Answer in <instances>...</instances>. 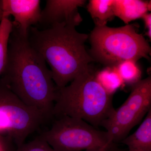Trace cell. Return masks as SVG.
<instances>
[{
  "instance_id": "obj_15",
  "label": "cell",
  "mask_w": 151,
  "mask_h": 151,
  "mask_svg": "<svg viewBox=\"0 0 151 151\" xmlns=\"http://www.w3.org/2000/svg\"><path fill=\"white\" fill-rule=\"evenodd\" d=\"M13 27L12 22L9 18H3L0 22V75L5 67L9 41Z\"/></svg>"
},
{
  "instance_id": "obj_16",
  "label": "cell",
  "mask_w": 151,
  "mask_h": 151,
  "mask_svg": "<svg viewBox=\"0 0 151 151\" xmlns=\"http://www.w3.org/2000/svg\"><path fill=\"white\" fill-rule=\"evenodd\" d=\"M14 151H55L40 136L18 147Z\"/></svg>"
},
{
  "instance_id": "obj_20",
  "label": "cell",
  "mask_w": 151,
  "mask_h": 151,
  "mask_svg": "<svg viewBox=\"0 0 151 151\" xmlns=\"http://www.w3.org/2000/svg\"><path fill=\"white\" fill-rule=\"evenodd\" d=\"M3 19V14L1 11L0 9V22L1 21L2 19Z\"/></svg>"
},
{
  "instance_id": "obj_11",
  "label": "cell",
  "mask_w": 151,
  "mask_h": 151,
  "mask_svg": "<svg viewBox=\"0 0 151 151\" xmlns=\"http://www.w3.org/2000/svg\"><path fill=\"white\" fill-rule=\"evenodd\" d=\"M121 142L127 146L129 151H151V110L137 131Z\"/></svg>"
},
{
  "instance_id": "obj_4",
  "label": "cell",
  "mask_w": 151,
  "mask_h": 151,
  "mask_svg": "<svg viewBox=\"0 0 151 151\" xmlns=\"http://www.w3.org/2000/svg\"><path fill=\"white\" fill-rule=\"evenodd\" d=\"M90 55L107 66H116L126 60L149 58L151 47L133 24L119 27L95 26L89 35Z\"/></svg>"
},
{
  "instance_id": "obj_7",
  "label": "cell",
  "mask_w": 151,
  "mask_h": 151,
  "mask_svg": "<svg viewBox=\"0 0 151 151\" xmlns=\"http://www.w3.org/2000/svg\"><path fill=\"white\" fill-rule=\"evenodd\" d=\"M150 110L151 77L149 76L132 86L127 100L100 127L105 128L112 142H121Z\"/></svg>"
},
{
  "instance_id": "obj_18",
  "label": "cell",
  "mask_w": 151,
  "mask_h": 151,
  "mask_svg": "<svg viewBox=\"0 0 151 151\" xmlns=\"http://www.w3.org/2000/svg\"><path fill=\"white\" fill-rule=\"evenodd\" d=\"M11 141H12L9 138L7 139L0 135V151H13Z\"/></svg>"
},
{
  "instance_id": "obj_8",
  "label": "cell",
  "mask_w": 151,
  "mask_h": 151,
  "mask_svg": "<svg viewBox=\"0 0 151 151\" xmlns=\"http://www.w3.org/2000/svg\"><path fill=\"white\" fill-rule=\"evenodd\" d=\"M40 0H0L3 18L13 17V27L21 35L27 37L30 28L38 24L41 10Z\"/></svg>"
},
{
  "instance_id": "obj_19",
  "label": "cell",
  "mask_w": 151,
  "mask_h": 151,
  "mask_svg": "<svg viewBox=\"0 0 151 151\" xmlns=\"http://www.w3.org/2000/svg\"><path fill=\"white\" fill-rule=\"evenodd\" d=\"M85 151H108L105 150H101V149H94V150H87Z\"/></svg>"
},
{
  "instance_id": "obj_10",
  "label": "cell",
  "mask_w": 151,
  "mask_h": 151,
  "mask_svg": "<svg viewBox=\"0 0 151 151\" xmlns=\"http://www.w3.org/2000/svg\"><path fill=\"white\" fill-rule=\"evenodd\" d=\"M113 5L115 16L121 19L126 24L142 18L151 11V1L113 0Z\"/></svg>"
},
{
  "instance_id": "obj_5",
  "label": "cell",
  "mask_w": 151,
  "mask_h": 151,
  "mask_svg": "<svg viewBox=\"0 0 151 151\" xmlns=\"http://www.w3.org/2000/svg\"><path fill=\"white\" fill-rule=\"evenodd\" d=\"M51 127L40 136L55 151H108L113 147L108 132L84 120L68 116L56 117Z\"/></svg>"
},
{
  "instance_id": "obj_13",
  "label": "cell",
  "mask_w": 151,
  "mask_h": 151,
  "mask_svg": "<svg viewBox=\"0 0 151 151\" xmlns=\"http://www.w3.org/2000/svg\"><path fill=\"white\" fill-rule=\"evenodd\" d=\"M95 78L103 89L111 96L124 84L116 66H107L96 72Z\"/></svg>"
},
{
  "instance_id": "obj_14",
  "label": "cell",
  "mask_w": 151,
  "mask_h": 151,
  "mask_svg": "<svg viewBox=\"0 0 151 151\" xmlns=\"http://www.w3.org/2000/svg\"><path fill=\"white\" fill-rule=\"evenodd\" d=\"M137 62L134 60H126L116 65L124 84L133 86L142 79V70Z\"/></svg>"
},
{
  "instance_id": "obj_2",
  "label": "cell",
  "mask_w": 151,
  "mask_h": 151,
  "mask_svg": "<svg viewBox=\"0 0 151 151\" xmlns=\"http://www.w3.org/2000/svg\"><path fill=\"white\" fill-rule=\"evenodd\" d=\"M76 27L57 24L44 29L31 27L29 31L30 44L49 65L56 88L66 86L94 61L85 48L89 35Z\"/></svg>"
},
{
  "instance_id": "obj_17",
  "label": "cell",
  "mask_w": 151,
  "mask_h": 151,
  "mask_svg": "<svg viewBox=\"0 0 151 151\" xmlns=\"http://www.w3.org/2000/svg\"><path fill=\"white\" fill-rule=\"evenodd\" d=\"M144 24H145V29L146 30V35L148 37L150 40L151 39V13H147L144 15V16L142 17Z\"/></svg>"
},
{
  "instance_id": "obj_12",
  "label": "cell",
  "mask_w": 151,
  "mask_h": 151,
  "mask_svg": "<svg viewBox=\"0 0 151 151\" xmlns=\"http://www.w3.org/2000/svg\"><path fill=\"white\" fill-rule=\"evenodd\" d=\"M113 0H90L87 9L95 26L106 25L115 17Z\"/></svg>"
},
{
  "instance_id": "obj_3",
  "label": "cell",
  "mask_w": 151,
  "mask_h": 151,
  "mask_svg": "<svg viewBox=\"0 0 151 151\" xmlns=\"http://www.w3.org/2000/svg\"><path fill=\"white\" fill-rule=\"evenodd\" d=\"M91 68L69 84L56 88L53 117L68 116L84 120L98 128L115 110L112 97L95 78Z\"/></svg>"
},
{
  "instance_id": "obj_9",
  "label": "cell",
  "mask_w": 151,
  "mask_h": 151,
  "mask_svg": "<svg viewBox=\"0 0 151 151\" xmlns=\"http://www.w3.org/2000/svg\"><path fill=\"white\" fill-rule=\"evenodd\" d=\"M86 2L84 0H47L38 24L42 27L40 29L57 24L78 26L82 21L78 9L83 6Z\"/></svg>"
},
{
  "instance_id": "obj_1",
  "label": "cell",
  "mask_w": 151,
  "mask_h": 151,
  "mask_svg": "<svg viewBox=\"0 0 151 151\" xmlns=\"http://www.w3.org/2000/svg\"><path fill=\"white\" fill-rule=\"evenodd\" d=\"M1 79L26 104L49 120L53 117L56 87L46 62L13 27Z\"/></svg>"
},
{
  "instance_id": "obj_6",
  "label": "cell",
  "mask_w": 151,
  "mask_h": 151,
  "mask_svg": "<svg viewBox=\"0 0 151 151\" xmlns=\"http://www.w3.org/2000/svg\"><path fill=\"white\" fill-rule=\"evenodd\" d=\"M48 120L26 104L0 81V135H7L17 147Z\"/></svg>"
}]
</instances>
